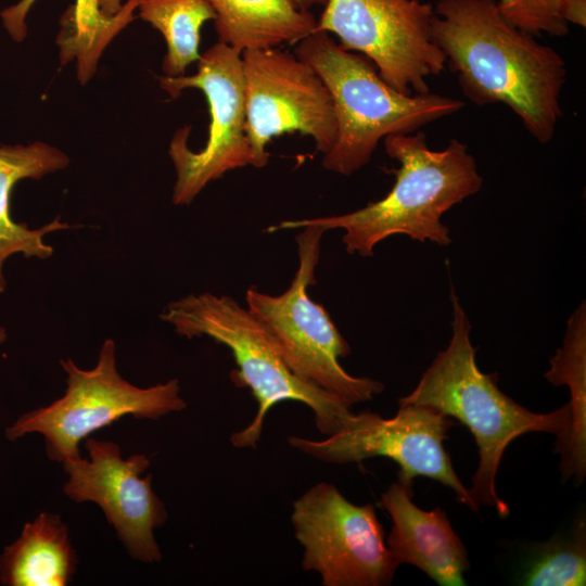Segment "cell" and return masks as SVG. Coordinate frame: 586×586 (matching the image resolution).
I'll use <instances>...</instances> for the list:
<instances>
[{
	"instance_id": "cell-1",
	"label": "cell",
	"mask_w": 586,
	"mask_h": 586,
	"mask_svg": "<svg viewBox=\"0 0 586 586\" xmlns=\"http://www.w3.org/2000/svg\"><path fill=\"white\" fill-rule=\"evenodd\" d=\"M433 8V40L463 94L476 105H507L535 140L550 142L563 116L562 55L509 23L496 0H438Z\"/></svg>"
},
{
	"instance_id": "cell-2",
	"label": "cell",
	"mask_w": 586,
	"mask_h": 586,
	"mask_svg": "<svg viewBox=\"0 0 586 586\" xmlns=\"http://www.w3.org/2000/svg\"><path fill=\"white\" fill-rule=\"evenodd\" d=\"M386 154L398 162L395 182L379 201L341 215L284 220L268 232L318 226L342 229V242L349 254L373 255L375 245L395 234L438 245L451 243L442 216L480 191L483 178L468 145L451 139L440 151L431 150L421 130L391 135L383 139Z\"/></svg>"
},
{
	"instance_id": "cell-3",
	"label": "cell",
	"mask_w": 586,
	"mask_h": 586,
	"mask_svg": "<svg viewBox=\"0 0 586 586\" xmlns=\"http://www.w3.org/2000/svg\"><path fill=\"white\" fill-rule=\"evenodd\" d=\"M450 300V341L413 391L399 398L398 404L428 406L468 426L479 451L469 492L479 506L492 507L500 518H506L510 509L497 494L496 476L507 446L531 432H547L557 436L556 443L562 441L571 428V406L566 403L551 412L537 413L502 393L496 373H483L476 365L470 321L454 291Z\"/></svg>"
},
{
	"instance_id": "cell-4",
	"label": "cell",
	"mask_w": 586,
	"mask_h": 586,
	"mask_svg": "<svg viewBox=\"0 0 586 586\" xmlns=\"http://www.w3.org/2000/svg\"><path fill=\"white\" fill-rule=\"evenodd\" d=\"M294 54L314 68L332 98L336 136L321 162L328 171L349 176L370 162L384 138L415 132L464 106L432 92L397 91L370 60L343 49L323 30L300 40Z\"/></svg>"
},
{
	"instance_id": "cell-5",
	"label": "cell",
	"mask_w": 586,
	"mask_h": 586,
	"mask_svg": "<svg viewBox=\"0 0 586 586\" xmlns=\"http://www.w3.org/2000/svg\"><path fill=\"white\" fill-rule=\"evenodd\" d=\"M161 319L188 339L208 336L227 346L238 370L234 382L247 386L258 405L247 426L231 435L234 447H255L269 410L286 400L307 405L318 430L328 436L347 428L355 415L343 398L308 383L285 364L269 329L249 308L228 295L190 294L167 305Z\"/></svg>"
},
{
	"instance_id": "cell-6",
	"label": "cell",
	"mask_w": 586,
	"mask_h": 586,
	"mask_svg": "<svg viewBox=\"0 0 586 586\" xmlns=\"http://www.w3.org/2000/svg\"><path fill=\"white\" fill-rule=\"evenodd\" d=\"M60 364L67 377L64 395L23 413L4 431L11 442L41 434L52 461L80 458L82 440L126 416L157 420L187 406L176 379L150 387L125 380L117 370L116 345L111 339L101 345L92 369H80L71 358Z\"/></svg>"
},
{
	"instance_id": "cell-7",
	"label": "cell",
	"mask_w": 586,
	"mask_h": 586,
	"mask_svg": "<svg viewBox=\"0 0 586 586\" xmlns=\"http://www.w3.org/2000/svg\"><path fill=\"white\" fill-rule=\"evenodd\" d=\"M296 235L298 268L286 291L269 295L253 288L246 292L249 309L273 335L280 353L300 379L328 391L351 405L371 400L384 385L370 378L353 377L339 358L351 347L328 311L315 303L307 288L315 284L322 228L306 226Z\"/></svg>"
},
{
	"instance_id": "cell-8",
	"label": "cell",
	"mask_w": 586,
	"mask_h": 586,
	"mask_svg": "<svg viewBox=\"0 0 586 586\" xmlns=\"http://www.w3.org/2000/svg\"><path fill=\"white\" fill-rule=\"evenodd\" d=\"M160 86L173 98L184 89L203 92L208 103V136L203 149L188 145L190 127L173 136L168 154L176 170L173 203L190 204L212 181L226 173L253 165L246 136V110L242 53L217 42L198 60L194 75L162 76Z\"/></svg>"
},
{
	"instance_id": "cell-9",
	"label": "cell",
	"mask_w": 586,
	"mask_h": 586,
	"mask_svg": "<svg viewBox=\"0 0 586 586\" xmlns=\"http://www.w3.org/2000/svg\"><path fill=\"white\" fill-rule=\"evenodd\" d=\"M316 30L370 60L380 76L402 93L430 92L428 78L446 61L432 37L434 8L419 0H327Z\"/></svg>"
},
{
	"instance_id": "cell-10",
	"label": "cell",
	"mask_w": 586,
	"mask_h": 586,
	"mask_svg": "<svg viewBox=\"0 0 586 586\" xmlns=\"http://www.w3.org/2000/svg\"><path fill=\"white\" fill-rule=\"evenodd\" d=\"M291 522L304 547L302 568L320 574L324 586H384L398 564L385 545L371 504L357 506L320 482L293 502Z\"/></svg>"
},
{
	"instance_id": "cell-11",
	"label": "cell",
	"mask_w": 586,
	"mask_h": 586,
	"mask_svg": "<svg viewBox=\"0 0 586 586\" xmlns=\"http://www.w3.org/2000/svg\"><path fill=\"white\" fill-rule=\"evenodd\" d=\"M450 418L421 405H399L397 413L384 419L378 413L355 415L345 429L324 440L289 436V444L318 460L331 463L360 462L373 457L395 461L398 482L412 486L417 476L435 480L453 489L457 499L474 512L480 506L472 498L444 448Z\"/></svg>"
},
{
	"instance_id": "cell-12",
	"label": "cell",
	"mask_w": 586,
	"mask_h": 586,
	"mask_svg": "<svg viewBox=\"0 0 586 586\" xmlns=\"http://www.w3.org/2000/svg\"><path fill=\"white\" fill-rule=\"evenodd\" d=\"M242 65L252 166H266L268 143L286 132L313 138L317 151L327 153L336 120L331 94L314 68L278 48L244 51Z\"/></svg>"
},
{
	"instance_id": "cell-13",
	"label": "cell",
	"mask_w": 586,
	"mask_h": 586,
	"mask_svg": "<svg viewBox=\"0 0 586 586\" xmlns=\"http://www.w3.org/2000/svg\"><path fill=\"white\" fill-rule=\"evenodd\" d=\"M85 448L88 458L62 462L67 474L64 494L77 504L98 505L132 559L160 562L154 531L167 520V510L152 487V475L142 476L149 458L143 454L124 458L116 443L90 436Z\"/></svg>"
},
{
	"instance_id": "cell-14",
	"label": "cell",
	"mask_w": 586,
	"mask_h": 586,
	"mask_svg": "<svg viewBox=\"0 0 586 586\" xmlns=\"http://www.w3.org/2000/svg\"><path fill=\"white\" fill-rule=\"evenodd\" d=\"M412 486L394 482L381 495L393 525L387 547L395 562L417 566L441 586L466 585L467 549L441 508L425 511L412 502Z\"/></svg>"
},
{
	"instance_id": "cell-15",
	"label": "cell",
	"mask_w": 586,
	"mask_h": 586,
	"mask_svg": "<svg viewBox=\"0 0 586 586\" xmlns=\"http://www.w3.org/2000/svg\"><path fill=\"white\" fill-rule=\"evenodd\" d=\"M68 163L64 152L40 141L0 146V293L7 288L2 269L11 255L47 259L52 256L53 247L43 242V237L72 228L62 222L60 216L38 229L14 221L10 215V195L15 183L27 178L38 180L65 168Z\"/></svg>"
},
{
	"instance_id": "cell-16",
	"label": "cell",
	"mask_w": 586,
	"mask_h": 586,
	"mask_svg": "<svg viewBox=\"0 0 586 586\" xmlns=\"http://www.w3.org/2000/svg\"><path fill=\"white\" fill-rule=\"evenodd\" d=\"M36 0H20L0 12L2 24L14 41L26 37V16ZM141 0H127L114 15L103 13L99 0H75L62 18L58 36L61 64L77 62V76L86 84L94 74L98 61L109 46L136 16Z\"/></svg>"
},
{
	"instance_id": "cell-17",
	"label": "cell",
	"mask_w": 586,
	"mask_h": 586,
	"mask_svg": "<svg viewBox=\"0 0 586 586\" xmlns=\"http://www.w3.org/2000/svg\"><path fill=\"white\" fill-rule=\"evenodd\" d=\"M76 566L66 523L59 514L41 512L25 523L18 537L0 553V584L66 586Z\"/></svg>"
},
{
	"instance_id": "cell-18",
	"label": "cell",
	"mask_w": 586,
	"mask_h": 586,
	"mask_svg": "<svg viewBox=\"0 0 586 586\" xmlns=\"http://www.w3.org/2000/svg\"><path fill=\"white\" fill-rule=\"evenodd\" d=\"M215 11L218 42L239 52L297 43L317 20L296 0H206Z\"/></svg>"
},
{
	"instance_id": "cell-19",
	"label": "cell",
	"mask_w": 586,
	"mask_h": 586,
	"mask_svg": "<svg viewBox=\"0 0 586 586\" xmlns=\"http://www.w3.org/2000/svg\"><path fill=\"white\" fill-rule=\"evenodd\" d=\"M553 385H566L572 423L566 436L555 444L560 454L562 481L571 477L582 482L586 473V308L583 302L571 315L562 346L550 359L545 373Z\"/></svg>"
},
{
	"instance_id": "cell-20",
	"label": "cell",
	"mask_w": 586,
	"mask_h": 586,
	"mask_svg": "<svg viewBox=\"0 0 586 586\" xmlns=\"http://www.w3.org/2000/svg\"><path fill=\"white\" fill-rule=\"evenodd\" d=\"M139 16L163 35L167 52L163 60L165 76L177 77L198 62L200 33L204 23L216 18L206 0H141Z\"/></svg>"
},
{
	"instance_id": "cell-21",
	"label": "cell",
	"mask_w": 586,
	"mask_h": 586,
	"mask_svg": "<svg viewBox=\"0 0 586 586\" xmlns=\"http://www.w3.org/2000/svg\"><path fill=\"white\" fill-rule=\"evenodd\" d=\"M585 524L570 539L546 544L522 579L528 586H578L586 583Z\"/></svg>"
},
{
	"instance_id": "cell-22",
	"label": "cell",
	"mask_w": 586,
	"mask_h": 586,
	"mask_svg": "<svg viewBox=\"0 0 586 586\" xmlns=\"http://www.w3.org/2000/svg\"><path fill=\"white\" fill-rule=\"evenodd\" d=\"M563 0H498L505 18L534 36L563 37L569 24L562 16Z\"/></svg>"
},
{
	"instance_id": "cell-23",
	"label": "cell",
	"mask_w": 586,
	"mask_h": 586,
	"mask_svg": "<svg viewBox=\"0 0 586 586\" xmlns=\"http://www.w3.org/2000/svg\"><path fill=\"white\" fill-rule=\"evenodd\" d=\"M562 16L568 24L586 26V0H563Z\"/></svg>"
},
{
	"instance_id": "cell-24",
	"label": "cell",
	"mask_w": 586,
	"mask_h": 586,
	"mask_svg": "<svg viewBox=\"0 0 586 586\" xmlns=\"http://www.w3.org/2000/svg\"><path fill=\"white\" fill-rule=\"evenodd\" d=\"M103 13L114 15L122 8V0H99Z\"/></svg>"
},
{
	"instance_id": "cell-25",
	"label": "cell",
	"mask_w": 586,
	"mask_h": 586,
	"mask_svg": "<svg viewBox=\"0 0 586 586\" xmlns=\"http://www.w3.org/2000/svg\"><path fill=\"white\" fill-rule=\"evenodd\" d=\"M327 0H296L298 5L304 10H309L315 5H324Z\"/></svg>"
},
{
	"instance_id": "cell-26",
	"label": "cell",
	"mask_w": 586,
	"mask_h": 586,
	"mask_svg": "<svg viewBox=\"0 0 586 586\" xmlns=\"http://www.w3.org/2000/svg\"><path fill=\"white\" fill-rule=\"evenodd\" d=\"M7 340V331L0 327V345Z\"/></svg>"
}]
</instances>
